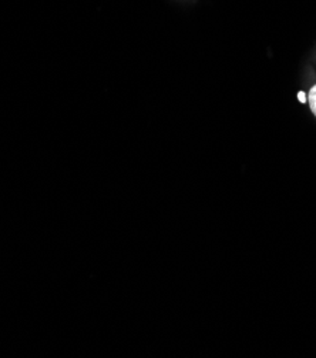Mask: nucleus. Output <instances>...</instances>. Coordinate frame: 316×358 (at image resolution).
<instances>
[{
	"mask_svg": "<svg viewBox=\"0 0 316 358\" xmlns=\"http://www.w3.org/2000/svg\"><path fill=\"white\" fill-rule=\"evenodd\" d=\"M308 103H309V107L312 113L315 115L316 117V85L309 90V94H308Z\"/></svg>",
	"mask_w": 316,
	"mask_h": 358,
	"instance_id": "nucleus-1",
	"label": "nucleus"
},
{
	"mask_svg": "<svg viewBox=\"0 0 316 358\" xmlns=\"http://www.w3.org/2000/svg\"><path fill=\"white\" fill-rule=\"evenodd\" d=\"M298 99H299L301 103L305 104V103H306V94H305V92H299V93H298Z\"/></svg>",
	"mask_w": 316,
	"mask_h": 358,
	"instance_id": "nucleus-2",
	"label": "nucleus"
}]
</instances>
